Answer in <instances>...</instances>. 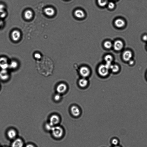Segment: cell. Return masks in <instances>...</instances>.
I'll return each instance as SVG.
<instances>
[{
  "label": "cell",
  "instance_id": "d6a6232c",
  "mask_svg": "<svg viewBox=\"0 0 147 147\" xmlns=\"http://www.w3.org/2000/svg\"><path fill=\"white\" fill-rule=\"evenodd\" d=\"M113 147H120L116 145V146H115Z\"/></svg>",
  "mask_w": 147,
  "mask_h": 147
},
{
  "label": "cell",
  "instance_id": "cb8c5ba5",
  "mask_svg": "<svg viewBox=\"0 0 147 147\" xmlns=\"http://www.w3.org/2000/svg\"><path fill=\"white\" fill-rule=\"evenodd\" d=\"M54 126L52 125L50 123H47L45 124V127L47 130L48 131H51L53 127Z\"/></svg>",
  "mask_w": 147,
  "mask_h": 147
},
{
  "label": "cell",
  "instance_id": "44dd1931",
  "mask_svg": "<svg viewBox=\"0 0 147 147\" xmlns=\"http://www.w3.org/2000/svg\"><path fill=\"white\" fill-rule=\"evenodd\" d=\"M98 3L100 6L103 7L107 4L108 0H98Z\"/></svg>",
  "mask_w": 147,
  "mask_h": 147
},
{
  "label": "cell",
  "instance_id": "f1b7e54d",
  "mask_svg": "<svg viewBox=\"0 0 147 147\" xmlns=\"http://www.w3.org/2000/svg\"><path fill=\"white\" fill-rule=\"evenodd\" d=\"M17 64L15 62H12L11 63V66L13 68H15L17 66Z\"/></svg>",
  "mask_w": 147,
  "mask_h": 147
},
{
  "label": "cell",
  "instance_id": "9a60e30c",
  "mask_svg": "<svg viewBox=\"0 0 147 147\" xmlns=\"http://www.w3.org/2000/svg\"><path fill=\"white\" fill-rule=\"evenodd\" d=\"M74 14L77 18L82 19L84 17L85 15L84 12L82 10L78 9L75 11Z\"/></svg>",
  "mask_w": 147,
  "mask_h": 147
},
{
  "label": "cell",
  "instance_id": "4316f807",
  "mask_svg": "<svg viewBox=\"0 0 147 147\" xmlns=\"http://www.w3.org/2000/svg\"><path fill=\"white\" fill-rule=\"evenodd\" d=\"M34 56L35 58L37 59H40L41 58V55L39 53H36L35 54Z\"/></svg>",
  "mask_w": 147,
  "mask_h": 147
},
{
  "label": "cell",
  "instance_id": "2e32d148",
  "mask_svg": "<svg viewBox=\"0 0 147 147\" xmlns=\"http://www.w3.org/2000/svg\"><path fill=\"white\" fill-rule=\"evenodd\" d=\"M8 66L7 59L3 57L0 58V67L1 68L4 69L7 67Z\"/></svg>",
  "mask_w": 147,
  "mask_h": 147
},
{
  "label": "cell",
  "instance_id": "d6986e66",
  "mask_svg": "<svg viewBox=\"0 0 147 147\" xmlns=\"http://www.w3.org/2000/svg\"><path fill=\"white\" fill-rule=\"evenodd\" d=\"M33 16V13L30 10H27L24 13V17L27 20L31 19Z\"/></svg>",
  "mask_w": 147,
  "mask_h": 147
},
{
  "label": "cell",
  "instance_id": "e575fe53",
  "mask_svg": "<svg viewBox=\"0 0 147 147\" xmlns=\"http://www.w3.org/2000/svg\"></svg>",
  "mask_w": 147,
  "mask_h": 147
},
{
  "label": "cell",
  "instance_id": "277c9868",
  "mask_svg": "<svg viewBox=\"0 0 147 147\" xmlns=\"http://www.w3.org/2000/svg\"><path fill=\"white\" fill-rule=\"evenodd\" d=\"M80 75L83 78H85L89 76L90 74V71L88 67L86 66H83L80 68Z\"/></svg>",
  "mask_w": 147,
  "mask_h": 147
},
{
  "label": "cell",
  "instance_id": "836d02e7",
  "mask_svg": "<svg viewBox=\"0 0 147 147\" xmlns=\"http://www.w3.org/2000/svg\"><path fill=\"white\" fill-rule=\"evenodd\" d=\"M1 24V23H0V26Z\"/></svg>",
  "mask_w": 147,
  "mask_h": 147
},
{
  "label": "cell",
  "instance_id": "30bf717a",
  "mask_svg": "<svg viewBox=\"0 0 147 147\" xmlns=\"http://www.w3.org/2000/svg\"><path fill=\"white\" fill-rule=\"evenodd\" d=\"M67 87L65 84L61 83L58 85L57 87V91L59 94L65 93L67 90Z\"/></svg>",
  "mask_w": 147,
  "mask_h": 147
},
{
  "label": "cell",
  "instance_id": "52a82bcc",
  "mask_svg": "<svg viewBox=\"0 0 147 147\" xmlns=\"http://www.w3.org/2000/svg\"><path fill=\"white\" fill-rule=\"evenodd\" d=\"M123 43L120 40H118L115 41L114 45V49L117 51H119L123 48Z\"/></svg>",
  "mask_w": 147,
  "mask_h": 147
},
{
  "label": "cell",
  "instance_id": "7a4b0ae2",
  "mask_svg": "<svg viewBox=\"0 0 147 147\" xmlns=\"http://www.w3.org/2000/svg\"><path fill=\"white\" fill-rule=\"evenodd\" d=\"M51 131L53 136L56 138H60L63 136L64 131L62 127L60 126H54Z\"/></svg>",
  "mask_w": 147,
  "mask_h": 147
},
{
  "label": "cell",
  "instance_id": "d4e9b609",
  "mask_svg": "<svg viewBox=\"0 0 147 147\" xmlns=\"http://www.w3.org/2000/svg\"><path fill=\"white\" fill-rule=\"evenodd\" d=\"M111 143L114 146L117 145L119 143V141L116 139H114L112 140Z\"/></svg>",
  "mask_w": 147,
  "mask_h": 147
},
{
  "label": "cell",
  "instance_id": "f546056e",
  "mask_svg": "<svg viewBox=\"0 0 147 147\" xmlns=\"http://www.w3.org/2000/svg\"><path fill=\"white\" fill-rule=\"evenodd\" d=\"M129 62V64L131 65H133L134 63V61L132 60H131Z\"/></svg>",
  "mask_w": 147,
  "mask_h": 147
},
{
  "label": "cell",
  "instance_id": "4dcf8cb0",
  "mask_svg": "<svg viewBox=\"0 0 147 147\" xmlns=\"http://www.w3.org/2000/svg\"><path fill=\"white\" fill-rule=\"evenodd\" d=\"M143 40L144 41H147V36L145 35L143 37Z\"/></svg>",
  "mask_w": 147,
  "mask_h": 147
},
{
  "label": "cell",
  "instance_id": "603a6c76",
  "mask_svg": "<svg viewBox=\"0 0 147 147\" xmlns=\"http://www.w3.org/2000/svg\"><path fill=\"white\" fill-rule=\"evenodd\" d=\"M112 44L110 41H105L104 44V46L105 48L107 49H110L112 46Z\"/></svg>",
  "mask_w": 147,
  "mask_h": 147
},
{
  "label": "cell",
  "instance_id": "5b68a950",
  "mask_svg": "<svg viewBox=\"0 0 147 147\" xmlns=\"http://www.w3.org/2000/svg\"><path fill=\"white\" fill-rule=\"evenodd\" d=\"M60 118L58 115H53L49 119V123L53 126H56L59 123Z\"/></svg>",
  "mask_w": 147,
  "mask_h": 147
},
{
  "label": "cell",
  "instance_id": "7402d4cb",
  "mask_svg": "<svg viewBox=\"0 0 147 147\" xmlns=\"http://www.w3.org/2000/svg\"><path fill=\"white\" fill-rule=\"evenodd\" d=\"M6 72L4 70L1 71L0 72V78L2 79H6L7 78V75L6 74Z\"/></svg>",
  "mask_w": 147,
  "mask_h": 147
},
{
  "label": "cell",
  "instance_id": "ac0fdd59",
  "mask_svg": "<svg viewBox=\"0 0 147 147\" xmlns=\"http://www.w3.org/2000/svg\"><path fill=\"white\" fill-rule=\"evenodd\" d=\"M88 84V81L85 78H83L79 80V84L81 87L84 88L87 86Z\"/></svg>",
  "mask_w": 147,
  "mask_h": 147
},
{
  "label": "cell",
  "instance_id": "6da1fadb",
  "mask_svg": "<svg viewBox=\"0 0 147 147\" xmlns=\"http://www.w3.org/2000/svg\"><path fill=\"white\" fill-rule=\"evenodd\" d=\"M39 73L44 76H48L52 75L54 69V66L50 61L44 60L38 62L36 66Z\"/></svg>",
  "mask_w": 147,
  "mask_h": 147
},
{
  "label": "cell",
  "instance_id": "8d00e7d4",
  "mask_svg": "<svg viewBox=\"0 0 147 147\" xmlns=\"http://www.w3.org/2000/svg\"></svg>",
  "mask_w": 147,
  "mask_h": 147
},
{
  "label": "cell",
  "instance_id": "8992f818",
  "mask_svg": "<svg viewBox=\"0 0 147 147\" xmlns=\"http://www.w3.org/2000/svg\"><path fill=\"white\" fill-rule=\"evenodd\" d=\"M132 56V52L130 51H126L123 52V59L125 61L128 62L131 59Z\"/></svg>",
  "mask_w": 147,
  "mask_h": 147
},
{
  "label": "cell",
  "instance_id": "83f0119b",
  "mask_svg": "<svg viewBox=\"0 0 147 147\" xmlns=\"http://www.w3.org/2000/svg\"><path fill=\"white\" fill-rule=\"evenodd\" d=\"M56 101H58L60 99V96L59 94H57L54 97Z\"/></svg>",
  "mask_w": 147,
  "mask_h": 147
},
{
  "label": "cell",
  "instance_id": "e0dca14e",
  "mask_svg": "<svg viewBox=\"0 0 147 147\" xmlns=\"http://www.w3.org/2000/svg\"><path fill=\"white\" fill-rule=\"evenodd\" d=\"M44 12L48 16H52L55 14V10L54 9L52 8L48 7L46 8L44 10Z\"/></svg>",
  "mask_w": 147,
  "mask_h": 147
},
{
  "label": "cell",
  "instance_id": "8fae6325",
  "mask_svg": "<svg viewBox=\"0 0 147 147\" xmlns=\"http://www.w3.org/2000/svg\"><path fill=\"white\" fill-rule=\"evenodd\" d=\"M104 60L106 62L105 65L110 69V66L111 65V62L113 60L112 56L110 55H107L105 56Z\"/></svg>",
  "mask_w": 147,
  "mask_h": 147
},
{
  "label": "cell",
  "instance_id": "9c48e42d",
  "mask_svg": "<svg viewBox=\"0 0 147 147\" xmlns=\"http://www.w3.org/2000/svg\"><path fill=\"white\" fill-rule=\"evenodd\" d=\"M24 143L21 139H17L14 140L12 144V147H23Z\"/></svg>",
  "mask_w": 147,
  "mask_h": 147
},
{
  "label": "cell",
  "instance_id": "ba28073f",
  "mask_svg": "<svg viewBox=\"0 0 147 147\" xmlns=\"http://www.w3.org/2000/svg\"><path fill=\"white\" fill-rule=\"evenodd\" d=\"M71 112L74 116L78 117L80 115V109L78 107L74 105L71 108Z\"/></svg>",
  "mask_w": 147,
  "mask_h": 147
},
{
  "label": "cell",
  "instance_id": "1f68e13d",
  "mask_svg": "<svg viewBox=\"0 0 147 147\" xmlns=\"http://www.w3.org/2000/svg\"><path fill=\"white\" fill-rule=\"evenodd\" d=\"M25 147H36L34 145L31 144H28Z\"/></svg>",
  "mask_w": 147,
  "mask_h": 147
},
{
  "label": "cell",
  "instance_id": "7c38bea8",
  "mask_svg": "<svg viewBox=\"0 0 147 147\" xmlns=\"http://www.w3.org/2000/svg\"><path fill=\"white\" fill-rule=\"evenodd\" d=\"M20 32L17 30L14 31L12 34V40L15 41H18L20 39Z\"/></svg>",
  "mask_w": 147,
  "mask_h": 147
},
{
  "label": "cell",
  "instance_id": "ffe728a7",
  "mask_svg": "<svg viewBox=\"0 0 147 147\" xmlns=\"http://www.w3.org/2000/svg\"><path fill=\"white\" fill-rule=\"evenodd\" d=\"M110 69L113 72L116 73L119 71V66H118V65L111 64L110 66Z\"/></svg>",
  "mask_w": 147,
  "mask_h": 147
},
{
  "label": "cell",
  "instance_id": "3957f363",
  "mask_svg": "<svg viewBox=\"0 0 147 147\" xmlns=\"http://www.w3.org/2000/svg\"><path fill=\"white\" fill-rule=\"evenodd\" d=\"M109 68L106 65L101 64L99 66L98 71L101 76L105 77L109 74Z\"/></svg>",
  "mask_w": 147,
  "mask_h": 147
},
{
  "label": "cell",
  "instance_id": "d590c367",
  "mask_svg": "<svg viewBox=\"0 0 147 147\" xmlns=\"http://www.w3.org/2000/svg\"><path fill=\"white\" fill-rule=\"evenodd\" d=\"M113 0L115 1V0Z\"/></svg>",
  "mask_w": 147,
  "mask_h": 147
},
{
  "label": "cell",
  "instance_id": "4fadbf2b",
  "mask_svg": "<svg viewBox=\"0 0 147 147\" xmlns=\"http://www.w3.org/2000/svg\"><path fill=\"white\" fill-rule=\"evenodd\" d=\"M116 26L118 28H122L124 26L125 24V22L123 19H118L115 20L114 22Z\"/></svg>",
  "mask_w": 147,
  "mask_h": 147
},
{
  "label": "cell",
  "instance_id": "484cf974",
  "mask_svg": "<svg viewBox=\"0 0 147 147\" xmlns=\"http://www.w3.org/2000/svg\"><path fill=\"white\" fill-rule=\"evenodd\" d=\"M115 5L114 3L112 2H110L108 4V7L109 8L111 9H114V8L115 7Z\"/></svg>",
  "mask_w": 147,
  "mask_h": 147
},
{
  "label": "cell",
  "instance_id": "5bb4252c",
  "mask_svg": "<svg viewBox=\"0 0 147 147\" xmlns=\"http://www.w3.org/2000/svg\"><path fill=\"white\" fill-rule=\"evenodd\" d=\"M7 135L9 138L13 139H15L16 137L17 132L15 130L10 129L8 131Z\"/></svg>",
  "mask_w": 147,
  "mask_h": 147
}]
</instances>
